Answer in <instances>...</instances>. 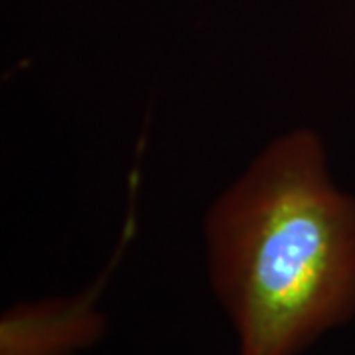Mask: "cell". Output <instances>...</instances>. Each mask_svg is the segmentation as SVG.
I'll use <instances>...</instances> for the list:
<instances>
[{
  "label": "cell",
  "mask_w": 355,
  "mask_h": 355,
  "mask_svg": "<svg viewBox=\"0 0 355 355\" xmlns=\"http://www.w3.org/2000/svg\"><path fill=\"white\" fill-rule=\"evenodd\" d=\"M203 239L235 355H304L355 318V196L316 130L270 140L211 203Z\"/></svg>",
  "instance_id": "cell-1"
},
{
  "label": "cell",
  "mask_w": 355,
  "mask_h": 355,
  "mask_svg": "<svg viewBox=\"0 0 355 355\" xmlns=\"http://www.w3.org/2000/svg\"><path fill=\"white\" fill-rule=\"evenodd\" d=\"M127 241L128 229L107 270L81 292L6 308L0 316V355H79L101 342L109 322L99 300Z\"/></svg>",
  "instance_id": "cell-2"
}]
</instances>
